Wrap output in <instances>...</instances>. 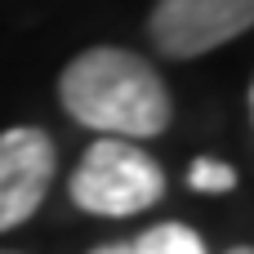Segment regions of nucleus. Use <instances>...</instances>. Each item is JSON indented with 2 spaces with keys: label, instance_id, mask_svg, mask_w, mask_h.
<instances>
[{
  "label": "nucleus",
  "instance_id": "nucleus-2",
  "mask_svg": "<svg viewBox=\"0 0 254 254\" xmlns=\"http://www.w3.org/2000/svg\"><path fill=\"white\" fill-rule=\"evenodd\" d=\"M161 196H165L161 165L129 138H98L71 174V201L85 214L125 219V214L152 210Z\"/></svg>",
  "mask_w": 254,
  "mask_h": 254
},
{
  "label": "nucleus",
  "instance_id": "nucleus-4",
  "mask_svg": "<svg viewBox=\"0 0 254 254\" xmlns=\"http://www.w3.org/2000/svg\"><path fill=\"white\" fill-rule=\"evenodd\" d=\"M54 183V138L36 125L0 134V232L27 223Z\"/></svg>",
  "mask_w": 254,
  "mask_h": 254
},
{
  "label": "nucleus",
  "instance_id": "nucleus-6",
  "mask_svg": "<svg viewBox=\"0 0 254 254\" xmlns=\"http://www.w3.org/2000/svg\"><path fill=\"white\" fill-rule=\"evenodd\" d=\"M188 183H192L196 192H232V188H237V170L223 165V161H192Z\"/></svg>",
  "mask_w": 254,
  "mask_h": 254
},
{
  "label": "nucleus",
  "instance_id": "nucleus-1",
  "mask_svg": "<svg viewBox=\"0 0 254 254\" xmlns=\"http://www.w3.org/2000/svg\"><path fill=\"white\" fill-rule=\"evenodd\" d=\"M58 98L71 112V121L98 129L103 138H156L165 134L174 107L170 89L156 76V67L129 49H85L67 63L58 80Z\"/></svg>",
  "mask_w": 254,
  "mask_h": 254
},
{
  "label": "nucleus",
  "instance_id": "nucleus-7",
  "mask_svg": "<svg viewBox=\"0 0 254 254\" xmlns=\"http://www.w3.org/2000/svg\"><path fill=\"white\" fill-rule=\"evenodd\" d=\"M94 254H134V250H129V246H98Z\"/></svg>",
  "mask_w": 254,
  "mask_h": 254
},
{
  "label": "nucleus",
  "instance_id": "nucleus-9",
  "mask_svg": "<svg viewBox=\"0 0 254 254\" xmlns=\"http://www.w3.org/2000/svg\"><path fill=\"white\" fill-rule=\"evenodd\" d=\"M0 254H13V250H0Z\"/></svg>",
  "mask_w": 254,
  "mask_h": 254
},
{
  "label": "nucleus",
  "instance_id": "nucleus-3",
  "mask_svg": "<svg viewBox=\"0 0 254 254\" xmlns=\"http://www.w3.org/2000/svg\"><path fill=\"white\" fill-rule=\"evenodd\" d=\"M254 22V0H156L147 36L165 58H201Z\"/></svg>",
  "mask_w": 254,
  "mask_h": 254
},
{
  "label": "nucleus",
  "instance_id": "nucleus-5",
  "mask_svg": "<svg viewBox=\"0 0 254 254\" xmlns=\"http://www.w3.org/2000/svg\"><path fill=\"white\" fill-rule=\"evenodd\" d=\"M134 254H205L201 232L183 228V223H161V228H147L134 246Z\"/></svg>",
  "mask_w": 254,
  "mask_h": 254
},
{
  "label": "nucleus",
  "instance_id": "nucleus-8",
  "mask_svg": "<svg viewBox=\"0 0 254 254\" xmlns=\"http://www.w3.org/2000/svg\"><path fill=\"white\" fill-rule=\"evenodd\" d=\"M228 254H254V250H250V246H237V250H228Z\"/></svg>",
  "mask_w": 254,
  "mask_h": 254
}]
</instances>
